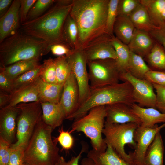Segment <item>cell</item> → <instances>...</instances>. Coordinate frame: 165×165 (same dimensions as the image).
Segmentation results:
<instances>
[{
  "instance_id": "14",
  "label": "cell",
  "mask_w": 165,
  "mask_h": 165,
  "mask_svg": "<svg viewBox=\"0 0 165 165\" xmlns=\"http://www.w3.org/2000/svg\"><path fill=\"white\" fill-rule=\"evenodd\" d=\"M79 91L76 79L72 73L63 85L60 103L65 115L66 119L80 107Z\"/></svg>"
},
{
  "instance_id": "52",
  "label": "cell",
  "mask_w": 165,
  "mask_h": 165,
  "mask_svg": "<svg viewBox=\"0 0 165 165\" xmlns=\"http://www.w3.org/2000/svg\"><path fill=\"white\" fill-rule=\"evenodd\" d=\"M24 165H27L24 164Z\"/></svg>"
},
{
  "instance_id": "27",
  "label": "cell",
  "mask_w": 165,
  "mask_h": 165,
  "mask_svg": "<svg viewBox=\"0 0 165 165\" xmlns=\"http://www.w3.org/2000/svg\"><path fill=\"white\" fill-rule=\"evenodd\" d=\"M39 61L33 59L19 61L7 66L0 67V72L13 80L21 75L40 65Z\"/></svg>"
},
{
  "instance_id": "19",
  "label": "cell",
  "mask_w": 165,
  "mask_h": 165,
  "mask_svg": "<svg viewBox=\"0 0 165 165\" xmlns=\"http://www.w3.org/2000/svg\"><path fill=\"white\" fill-rule=\"evenodd\" d=\"M40 103L42 110V118L44 123L53 130L60 126L66 118L64 111L60 103Z\"/></svg>"
},
{
  "instance_id": "34",
  "label": "cell",
  "mask_w": 165,
  "mask_h": 165,
  "mask_svg": "<svg viewBox=\"0 0 165 165\" xmlns=\"http://www.w3.org/2000/svg\"><path fill=\"white\" fill-rule=\"evenodd\" d=\"M54 59L57 84L64 85L72 73L70 65L66 56L58 57Z\"/></svg>"
},
{
  "instance_id": "8",
  "label": "cell",
  "mask_w": 165,
  "mask_h": 165,
  "mask_svg": "<svg viewBox=\"0 0 165 165\" xmlns=\"http://www.w3.org/2000/svg\"><path fill=\"white\" fill-rule=\"evenodd\" d=\"M15 106L19 109L16 119V140L10 148H25L42 118V107L40 102L21 103Z\"/></svg>"
},
{
  "instance_id": "48",
  "label": "cell",
  "mask_w": 165,
  "mask_h": 165,
  "mask_svg": "<svg viewBox=\"0 0 165 165\" xmlns=\"http://www.w3.org/2000/svg\"><path fill=\"white\" fill-rule=\"evenodd\" d=\"M13 90L12 80L0 72V90L11 94Z\"/></svg>"
},
{
  "instance_id": "13",
  "label": "cell",
  "mask_w": 165,
  "mask_h": 165,
  "mask_svg": "<svg viewBox=\"0 0 165 165\" xmlns=\"http://www.w3.org/2000/svg\"><path fill=\"white\" fill-rule=\"evenodd\" d=\"M111 37L105 33L83 48L88 61L108 59H116L117 54L111 42Z\"/></svg>"
},
{
  "instance_id": "31",
  "label": "cell",
  "mask_w": 165,
  "mask_h": 165,
  "mask_svg": "<svg viewBox=\"0 0 165 165\" xmlns=\"http://www.w3.org/2000/svg\"><path fill=\"white\" fill-rule=\"evenodd\" d=\"M150 70L142 57L130 52L128 72L136 78L143 79H145L146 74Z\"/></svg>"
},
{
  "instance_id": "10",
  "label": "cell",
  "mask_w": 165,
  "mask_h": 165,
  "mask_svg": "<svg viewBox=\"0 0 165 165\" xmlns=\"http://www.w3.org/2000/svg\"><path fill=\"white\" fill-rule=\"evenodd\" d=\"M66 57L70 65L72 73L75 76L78 85L80 106L88 98L90 93L87 69L88 60L83 50L80 49L73 50L70 54Z\"/></svg>"
},
{
  "instance_id": "12",
  "label": "cell",
  "mask_w": 165,
  "mask_h": 165,
  "mask_svg": "<svg viewBox=\"0 0 165 165\" xmlns=\"http://www.w3.org/2000/svg\"><path fill=\"white\" fill-rule=\"evenodd\" d=\"M165 127V123L149 127L139 125L136 129L134 139L136 143L134 151L132 152L136 165H143L145 156L149 147L153 141L157 133Z\"/></svg>"
},
{
  "instance_id": "17",
  "label": "cell",
  "mask_w": 165,
  "mask_h": 165,
  "mask_svg": "<svg viewBox=\"0 0 165 165\" xmlns=\"http://www.w3.org/2000/svg\"><path fill=\"white\" fill-rule=\"evenodd\" d=\"M105 106L106 122L117 124L134 123L141 125L140 119L133 112L130 106L124 103H118Z\"/></svg>"
},
{
  "instance_id": "22",
  "label": "cell",
  "mask_w": 165,
  "mask_h": 165,
  "mask_svg": "<svg viewBox=\"0 0 165 165\" xmlns=\"http://www.w3.org/2000/svg\"><path fill=\"white\" fill-rule=\"evenodd\" d=\"M87 156L91 159L96 165H135L125 161L108 145L105 152H100L92 149L88 152Z\"/></svg>"
},
{
  "instance_id": "16",
  "label": "cell",
  "mask_w": 165,
  "mask_h": 165,
  "mask_svg": "<svg viewBox=\"0 0 165 165\" xmlns=\"http://www.w3.org/2000/svg\"><path fill=\"white\" fill-rule=\"evenodd\" d=\"M20 0H13L7 12L0 18V43L20 29Z\"/></svg>"
},
{
  "instance_id": "1",
  "label": "cell",
  "mask_w": 165,
  "mask_h": 165,
  "mask_svg": "<svg viewBox=\"0 0 165 165\" xmlns=\"http://www.w3.org/2000/svg\"><path fill=\"white\" fill-rule=\"evenodd\" d=\"M109 0H73L69 14L78 29V49L106 33Z\"/></svg>"
},
{
  "instance_id": "25",
  "label": "cell",
  "mask_w": 165,
  "mask_h": 165,
  "mask_svg": "<svg viewBox=\"0 0 165 165\" xmlns=\"http://www.w3.org/2000/svg\"><path fill=\"white\" fill-rule=\"evenodd\" d=\"M156 26L165 24V0H140Z\"/></svg>"
},
{
  "instance_id": "43",
  "label": "cell",
  "mask_w": 165,
  "mask_h": 165,
  "mask_svg": "<svg viewBox=\"0 0 165 165\" xmlns=\"http://www.w3.org/2000/svg\"><path fill=\"white\" fill-rule=\"evenodd\" d=\"M11 148L10 156L8 165H24V156L25 148L19 147Z\"/></svg>"
},
{
  "instance_id": "46",
  "label": "cell",
  "mask_w": 165,
  "mask_h": 165,
  "mask_svg": "<svg viewBox=\"0 0 165 165\" xmlns=\"http://www.w3.org/2000/svg\"><path fill=\"white\" fill-rule=\"evenodd\" d=\"M50 50L53 54L58 57L68 56L73 51L69 46L64 43H58L50 46Z\"/></svg>"
},
{
  "instance_id": "18",
  "label": "cell",
  "mask_w": 165,
  "mask_h": 165,
  "mask_svg": "<svg viewBox=\"0 0 165 165\" xmlns=\"http://www.w3.org/2000/svg\"><path fill=\"white\" fill-rule=\"evenodd\" d=\"M156 42L149 32L135 28L127 46L130 51L143 58L150 53Z\"/></svg>"
},
{
  "instance_id": "50",
  "label": "cell",
  "mask_w": 165,
  "mask_h": 165,
  "mask_svg": "<svg viewBox=\"0 0 165 165\" xmlns=\"http://www.w3.org/2000/svg\"><path fill=\"white\" fill-rule=\"evenodd\" d=\"M13 1L12 0H0V18L7 12Z\"/></svg>"
},
{
  "instance_id": "24",
  "label": "cell",
  "mask_w": 165,
  "mask_h": 165,
  "mask_svg": "<svg viewBox=\"0 0 165 165\" xmlns=\"http://www.w3.org/2000/svg\"><path fill=\"white\" fill-rule=\"evenodd\" d=\"M135 29L129 16H118L113 27V34L123 43L128 45Z\"/></svg>"
},
{
  "instance_id": "42",
  "label": "cell",
  "mask_w": 165,
  "mask_h": 165,
  "mask_svg": "<svg viewBox=\"0 0 165 165\" xmlns=\"http://www.w3.org/2000/svg\"><path fill=\"white\" fill-rule=\"evenodd\" d=\"M11 145L0 137V165H8L10 156Z\"/></svg>"
},
{
  "instance_id": "51",
  "label": "cell",
  "mask_w": 165,
  "mask_h": 165,
  "mask_svg": "<svg viewBox=\"0 0 165 165\" xmlns=\"http://www.w3.org/2000/svg\"><path fill=\"white\" fill-rule=\"evenodd\" d=\"M81 165H96L94 161L88 157L83 158L81 162Z\"/></svg>"
},
{
  "instance_id": "39",
  "label": "cell",
  "mask_w": 165,
  "mask_h": 165,
  "mask_svg": "<svg viewBox=\"0 0 165 165\" xmlns=\"http://www.w3.org/2000/svg\"><path fill=\"white\" fill-rule=\"evenodd\" d=\"M140 3V0H119L118 16H129Z\"/></svg>"
},
{
  "instance_id": "11",
  "label": "cell",
  "mask_w": 165,
  "mask_h": 165,
  "mask_svg": "<svg viewBox=\"0 0 165 165\" xmlns=\"http://www.w3.org/2000/svg\"><path fill=\"white\" fill-rule=\"evenodd\" d=\"M119 79L127 81L132 85L135 103L142 107L156 108V94L151 82L146 79L136 78L129 72L120 74Z\"/></svg>"
},
{
  "instance_id": "23",
  "label": "cell",
  "mask_w": 165,
  "mask_h": 165,
  "mask_svg": "<svg viewBox=\"0 0 165 165\" xmlns=\"http://www.w3.org/2000/svg\"><path fill=\"white\" fill-rule=\"evenodd\" d=\"M160 131L157 133L148 149L143 165H163L164 146Z\"/></svg>"
},
{
  "instance_id": "15",
  "label": "cell",
  "mask_w": 165,
  "mask_h": 165,
  "mask_svg": "<svg viewBox=\"0 0 165 165\" xmlns=\"http://www.w3.org/2000/svg\"><path fill=\"white\" fill-rule=\"evenodd\" d=\"M19 109L9 105L0 108V137L11 145L16 139V119Z\"/></svg>"
},
{
  "instance_id": "28",
  "label": "cell",
  "mask_w": 165,
  "mask_h": 165,
  "mask_svg": "<svg viewBox=\"0 0 165 165\" xmlns=\"http://www.w3.org/2000/svg\"><path fill=\"white\" fill-rule=\"evenodd\" d=\"M129 17L135 28L149 33L156 27L152 22L146 8L140 2Z\"/></svg>"
},
{
  "instance_id": "35",
  "label": "cell",
  "mask_w": 165,
  "mask_h": 165,
  "mask_svg": "<svg viewBox=\"0 0 165 165\" xmlns=\"http://www.w3.org/2000/svg\"><path fill=\"white\" fill-rule=\"evenodd\" d=\"M40 77L46 82L57 84L56 67L54 59L50 58L44 61L43 64H41Z\"/></svg>"
},
{
  "instance_id": "7",
  "label": "cell",
  "mask_w": 165,
  "mask_h": 165,
  "mask_svg": "<svg viewBox=\"0 0 165 165\" xmlns=\"http://www.w3.org/2000/svg\"><path fill=\"white\" fill-rule=\"evenodd\" d=\"M139 126L134 123L117 124L105 121L102 131L105 136L104 140L107 145H110L125 161L135 165L132 152L127 154L125 147L128 145L135 149L136 143L134 139V133Z\"/></svg>"
},
{
  "instance_id": "44",
  "label": "cell",
  "mask_w": 165,
  "mask_h": 165,
  "mask_svg": "<svg viewBox=\"0 0 165 165\" xmlns=\"http://www.w3.org/2000/svg\"><path fill=\"white\" fill-rule=\"evenodd\" d=\"M36 1V0H20L19 14L20 24L26 22L28 13Z\"/></svg>"
},
{
  "instance_id": "5",
  "label": "cell",
  "mask_w": 165,
  "mask_h": 165,
  "mask_svg": "<svg viewBox=\"0 0 165 165\" xmlns=\"http://www.w3.org/2000/svg\"><path fill=\"white\" fill-rule=\"evenodd\" d=\"M118 103H124L130 106L135 103L133 87L127 81L90 89L88 98L67 119L72 120L80 118L96 106Z\"/></svg>"
},
{
  "instance_id": "21",
  "label": "cell",
  "mask_w": 165,
  "mask_h": 165,
  "mask_svg": "<svg viewBox=\"0 0 165 165\" xmlns=\"http://www.w3.org/2000/svg\"><path fill=\"white\" fill-rule=\"evenodd\" d=\"M40 78L33 82L11 94V98L8 105L15 106L21 103L40 102L39 88Z\"/></svg>"
},
{
  "instance_id": "47",
  "label": "cell",
  "mask_w": 165,
  "mask_h": 165,
  "mask_svg": "<svg viewBox=\"0 0 165 165\" xmlns=\"http://www.w3.org/2000/svg\"><path fill=\"white\" fill-rule=\"evenodd\" d=\"M149 33L155 40L163 46L165 51V24L156 26Z\"/></svg>"
},
{
  "instance_id": "9",
  "label": "cell",
  "mask_w": 165,
  "mask_h": 165,
  "mask_svg": "<svg viewBox=\"0 0 165 165\" xmlns=\"http://www.w3.org/2000/svg\"><path fill=\"white\" fill-rule=\"evenodd\" d=\"M87 65L90 89L119 83L120 73L115 60L88 61Z\"/></svg>"
},
{
  "instance_id": "38",
  "label": "cell",
  "mask_w": 165,
  "mask_h": 165,
  "mask_svg": "<svg viewBox=\"0 0 165 165\" xmlns=\"http://www.w3.org/2000/svg\"><path fill=\"white\" fill-rule=\"evenodd\" d=\"M59 134L57 138H54L53 141L57 144L58 142L62 148L68 150L72 148L74 143V139L70 131H64L63 127L59 129Z\"/></svg>"
},
{
  "instance_id": "2",
  "label": "cell",
  "mask_w": 165,
  "mask_h": 165,
  "mask_svg": "<svg viewBox=\"0 0 165 165\" xmlns=\"http://www.w3.org/2000/svg\"><path fill=\"white\" fill-rule=\"evenodd\" d=\"M73 2V0H57L40 17L20 24V29L27 34L44 40L50 46L64 43L62 39L63 26Z\"/></svg>"
},
{
  "instance_id": "49",
  "label": "cell",
  "mask_w": 165,
  "mask_h": 165,
  "mask_svg": "<svg viewBox=\"0 0 165 165\" xmlns=\"http://www.w3.org/2000/svg\"><path fill=\"white\" fill-rule=\"evenodd\" d=\"M11 96L10 94L0 90V108H4L9 105Z\"/></svg>"
},
{
  "instance_id": "30",
  "label": "cell",
  "mask_w": 165,
  "mask_h": 165,
  "mask_svg": "<svg viewBox=\"0 0 165 165\" xmlns=\"http://www.w3.org/2000/svg\"><path fill=\"white\" fill-rule=\"evenodd\" d=\"M78 34L76 24L69 14L63 26L62 32L63 42L73 50L78 49Z\"/></svg>"
},
{
  "instance_id": "45",
  "label": "cell",
  "mask_w": 165,
  "mask_h": 165,
  "mask_svg": "<svg viewBox=\"0 0 165 165\" xmlns=\"http://www.w3.org/2000/svg\"><path fill=\"white\" fill-rule=\"evenodd\" d=\"M87 145L85 142H82L81 149L79 154L76 156H72L71 159L67 161L63 156H61L56 165H79V161L82 155L88 149Z\"/></svg>"
},
{
  "instance_id": "36",
  "label": "cell",
  "mask_w": 165,
  "mask_h": 165,
  "mask_svg": "<svg viewBox=\"0 0 165 165\" xmlns=\"http://www.w3.org/2000/svg\"><path fill=\"white\" fill-rule=\"evenodd\" d=\"M55 0H37L28 15L26 21L35 19L44 14L56 1Z\"/></svg>"
},
{
  "instance_id": "37",
  "label": "cell",
  "mask_w": 165,
  "mask_h": 165,
  "mask_svg": "<svg viewBox=\"0 0 165 165\" xmlns=\"http://www.w3.org/2000/svg\"><path fill=\"white\" fill-rule=\"evenodd\" d=\"M119 0H109L106 23L105 32L110 36L114 35L113 27L118 16V6Z\"/></svg>"
},
{
  "instance_id": "32",
  "label": "cell",
  "mask_w": 165,
  "mask_h": 165,
  "mask_svg": "<svg viewBox=\"0 0 165 165\" xmlns=\"http://www.w3.org/2000/svg\"><path fill=\"white\" fill-rule=\"evenodd\" d=\"M149 65L156 71L165 72V51L157 42L146 57Z\"/></svg>"
},
{
  "instance_id": "41",
  "label": "cell",
  "mask_w": 165,
  "mask_h": 165,
  "mask_svg": "<svg viewBox=\"0 0 165 165\" xmlns=\"http://www.w3.org/2000/svg\"><path fill=\"white\" fill-rule=\"evenodd\" d=\"M152 85L156 93V108L165 114V87L156 84Z\"/></svg>"
},
{
  "instance_id": "3",
  "label": "cell",
  "mask_w": 165,
  "mask_h": 165,
  "mask_svg": "<svg viewBox=\"0 0 165 165\" xmlns=\"http://www.w3.org/2000/svg\"><path fill=\"white\" fill-rule=\"evenodd\" d=\"M0 44V66L2 67L21 61L40 60L50 51V46L46 42L27 34L20 29Z\"/></svg>"
},
{
  "instance_id": "29",
  "label": "cell",
  "mask_w": 165,
  "mask_h": 165,
  "mask_svg": "<svg viewBox=\"0 0 165 165\" xmlns=\"http://www.w3.org/2000/svg\"><path fill=\"white\" fill-rule=\"evenodd\" d=\"M111 41L116 53L115 60L120 74L128 72L130 51L127 45L123 43L114 35L111 36Z\"/></svg>"
},
{
  "instance_id": "33",
  "label": "cell",
  "mask_w": 165,
  "mask_h": 165,
  "mask_svg": "<svg viewBox=\"0 0 165 165\" xmlns=\"http://www.w3.org/2000/svg\"><path fill=\"white\" fill-rule=\"evenodd\" d=\"M41 64L35 68L18 76L12 80L13 90L12 94L35 81L40 77Z\"/></svg>"
},
{
  "instance_id": "6",
  "label": "cell",
  "mask_w": 165,
  "mask_h": 165,
  "mask_svg": "<svg viewBox=\"0 0 165 165\" xmlns=\"http://www.w3.org/2000/svg\"><path fill=\"white\" fill-rule=\"evenodd\" d=\"M106 116L105 105L94 107L85 115L74 120L70 131L83 132L90 139L93 150L104 152L107 148L102 136Z\"/></svg>"
},
{
  "instance_id": "26",
  "label": "cell",
  "mask_w": 165,
  "mask_h": 165,
  "mask_svg": "<svg viewBox=\"0 0 165 165\" xmlns=\"http://www.w3.org/2000/svg\"><path fill=\"white\" fill-rule=\"evenodd\" d=\"M63 85L48 83L40 77L39 82L40 102L59 103Z\"/></svg>"
},
{
  "instance_id": "40",
  "label": "cell",
  "mask_w": 165,
  "mask_h": 165,
  "mask_svg": "<svg viewBox=\"0 0 165 165\" xmlns=\"http://www.w3.org/2000/svg\"><path fill=\"white\" fill-rule=\"evenodd\" d=\"M145 79L152 84L165 87V72L151 69L146 74Z\"/></svg>"
},
{
  "instance_id": "20",
  "label": "cell",
  "mask_w": 165,
  "mask_h": 165,
  "mask_svg": "<svg viewBox=\"0 0 165 165\" xmlns=\"http://www.w3.org/2000/svg\"><path fill=\"white\" fill-rule=\"evenodd\" d=\"M133 112L141 122L140 126L145 127H153L158 123H165V114L156 108H144L134 103L130 105Z\"/></svg>"
},
{
  "instance_id": "4",
  "label": "cell",
  "mask_w": 165,
  "mask_h": 165,
  "mask_svg": "<svg viewBox=\"0 0 165 165\" xmlns=\"http://www.w3.org/2000/svg\"><path fill=\"white\" fill-rule=\"evenodd\" d=\"M53 129L42 118L24 150V163L27 165H56L60 156L53 140Z\"/></svg>"
}]
</instances>
